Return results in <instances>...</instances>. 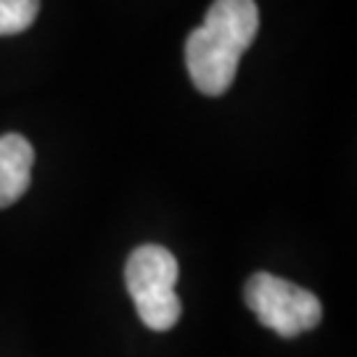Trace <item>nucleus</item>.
Returning a JSON list of instances; mask_svg holds the SVG:
<instances>
[{"label": "nucleus", "mask_w": 357, "mask_h": 357, "mask_svg": "<svg viewBox=\"0 0 357 357\" xmlns=\"http://www.w3.org/2000/svg\"><path fill=\"white\" fill-rule=\"evenodd\" d=\"M178 275L175 255L159 243H143L130 255L125 283L138 315L151 331H169L180 320L183 305L175 294Z\"/></svg>", "instance_id": "obj_2"}, {"label": "nucleus", "mask_w": 357, "mask_h": 357, "mask_svg": "<svg viewBox=\"0 0 357 357\" xmlns=\"http://www.w3.org/2000/svg\"><path fill=\"white\" fill-rule=\"evenodd\" d=\"M35 149L19 132L0 135V209L16 204L32 183Z\"/></svg>", "instance_id": "obj_4"}, {"label": "nucleus", "mask_w": 357, "mask_h": 357, "mask_svg": "<svg viewBox=\"0 0 357 357\" xmlns=\"http://www.w3.org/2000/svg\"><path fill=\"white\" fill-rule=\"evenodd\" d=\"M243 299L257 320L283 339L312 331L323 318L315 294L270 273H255L243 286Z\"/></svg>", "instance_id": "obj_3"}, {"label": "nucleus", "mask_w": 357, "mask_h": 357, "mask_svg": "<svg viewBox=\"0 0 357 357\" xmlns=\"http://www.w3.org/2000/svg\"><path fill=\"white\" fill-rule=\"evenodd\" d=\"M38 13L40 0H0V38L29 29Z\"/></svg>", "instance_id": "obj_5"}, {"label": "nucleus", "mask_w": 357, "mask_h": 357, "mask_svg": "<svg viewBox=\"0 0 357 357\" xmlns=\"http://www.w3.org/2000/svg\"><path fill=\"white\" fill-rule=\"evenodd\" d=\"M259 11L255 0H215L185 43V66L191 82L204 96L228 93L238 61L255 43Z\"/></svg>", "instance_id": "obj_1"}]
</instances>
